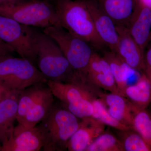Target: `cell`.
Returning a JSON list of instances; mask_svg holds the SVG:
<instances>
[{"instance_id":"obj_1","label":"cell","mask_w":151,"mask_h":151,"mask_svg":"<svg viewBox=\"0 0 151 151\" xmlns=\"http://www.w3.org/2000/svg\"><path fill=\"white\" fill-rule=\"evenodd\" d=\"M54 6L60 26L96 49L107 46L97 33L85 0H56Z\"/></svg>"},{"instance_id":"obj_2","label":"cell","mask_w":151,"mask_h":151,"mask_svg":"<svg viewBox=\"0 0 151 151\" xmlns=\"http://www.w3.org/2000/svg\"><path fill=\"white\" fill-rule=\"evenodd\" d=\"M37 63L47 80L79 84L75 70L55 41L44 32H38Z\"/></svg>"},{"instance_id":"obj_3","label":"cell","mask_w":151,"mask_h":151,"mask_svg":"<svg viewBox=\"0 0 151 151\" xmlns=\"http://www.w3.org/2000/svg\"><path fill=\"white\" fill-rule=\"evenodd\" d=\"M78 119L63 106L54 105L39 124L44 134L43 151L67 149L68 142L80 126Z\"/></svg>"},{"instance_id":"obj_4","label":"cell","mask_w":151,"mask_h":151,"mask_svg":"<svg viewBox=\"0 0 151 151\" xmlns=\"http://www.w3.org/2000/svg\"><path fill=\"white\" fill-rule=\"evenodd\" d=\"M0 15L29 26L44 29L60 26L54 5L44 0H24L12 4L0 5Z\"/></svg>"},{"instance_id":"obj_5","label":"cell","mask_w":151,"mask_h":151,"mask_svg":"<svg viewBox=\"0 0 151 151\" xmlns=\"http://www.w3.org/2000/svg\"><path fill=\"white\" fill-rule=\"evenodd\" d=\"M43 32L57 44L81 84L85 85L87 67L94 52L92 46L61 26L50 27L44 29Z\"/></svg>"},{"instance_id":"obj_6","label":"cell","mask_w":151,"mask_h":151,"mask_svg":"<svg viewBox=\"0 0 151 151\" xmlns=\"http://www.w3.org/2000/svg\"><path fill=\"white\" fill-rule=\"evenodd\" d=\"M38 32L32 27L0 15V39L21 57L28 60L35 65L37 60Z\"/></svg>"},{"instance_id":"obj_7","label":"cell","mask_w":151,"mask_h":151,"mask_svg":"<svg viewBox=\"0 0 151 151\" xmlns=\"http://www.w3.org/2000/svg\"><path fill=\"white\" fill-rule=\"evenodd\" d=\"M47 79L28 60L11 55L0 57V81L11 89L22 90Z\"/></svg>"},{"instance_id":"obj_8","label":"cell","mask_w":151,"mask_h":151,"mask_svg":"<svg viewBox=\"0 0 151 151\" xmlns=\"http://www.w3.org/2000/svg\"><path fill=\"white\" fill-rule=\"evenodd\" d=\"M46 83L54 97L61 102L63 108L79 119L92 116L94 111L92 104L94 97L86 87L49 80Z\"/></svg>"},{"instance_id":"obj_9","label":"cell","mask_w":151,"mask_h":151,"mask_svg":"<svg viewBox=\"0 0 151 151\" xmlns=\"http://www.w3.org/2000/svg\"><path fill=\"white\" fill-rule=\"evenodd\" d=\"M44 144V134L40 124L30 128L18 124L0 151H38L43 149Z\"/></svg>"},{"instance_id":"obj_10","label":"cell","mask_w":151,"mask_h":151,"mask_svg":"<svg viewBox=\"0 0 151 151\" xmlns=\"http://www.w3.org/2000/svg\"><path fill=\"white\" fill-rule=\"evenodd\" d=\"M88 83L123 96L117 87L109 63L103 56L94 52L87 67L86 86Z\"/></svg>"},{"instance_id":"obj_11","label":"cell","mask_w":151,"mask_h":151,"mask_svg":"<svg viewBox=\"0 0 151 151\" xmlns=\"http://www.w3.org/2000/svg\"><path fill=\"white\" fill-rule=\"evenodd\" d=\"M99 37L111 50L116 52L119 35L116 25L100 7L96 0H85Z\"/></svg>"},{"instance_id":"obj_12","label":"cell","mask_w":151,"mask_h":151,"mask_svg":"<svg viewBox=\"0 0 151 151\" xmlns=\"http://www.w3.org/2000/svg\"><path fill=\"white\" fill-rule=\"evenodd\" d=\"M119 35L116 53L123 62L137 71H143L145 53L130 34L126 27L116 25Z\"/></svg>"},{"instance_id":"obj_13","label":"cell","mask_w":151,"mask_h":151,"mask_svg":"<svg viewBox=\"0 0 151 151\" xmlns=\"http://www.w3.org/2000/svg\"><path fill=\"white\" fill-rule=\"evenodd\" d=\"M130 34L145 53L150 41L151 9L136 1L134 9L127 26Z\"/></svg>"},{"instance_id":"obj_14","label":"cell","mask_w":151,"mask_h":151,"mask_svg":"<svg viewBox=\"0 0 151 151\" xmlns=\"http://www.w3.org/2000/svg\"><path fill=\"white\" fill-rule=\"evenodd\" d=\"M82 120L79 128L68 142V151H86L90 144L104 132L105 125L92 117Z\"/></svg>"},{"instance_id":"obj_15","label":"cell","mask_w":151,"mask_h":151,"mask_svg":"<svg viewBox=\"0 0 151 151\" xmlns=\"http://www.w3.org/2000/svg\"><path fill=\"white\" fill-rule=\"evenodd\" d=\"M21 91L12 89L0 101V140L2 145L13 133Z\"/></svg>"},{"instance_id":"obj_16","label":"cell","mask_w":151,"mask_h":151,"mask_svg":"<svg viewBox=\"0 0 151 151\" xmlns=\"http://www.w3.org/2000/svg\"><path fill=\"white\" fill-rule=\"evenodd\" d=\"M99 95L111 116L132 129L134 116L138 111L131 102L124 96L111 92L100 93Z\"/></svg>"},{"instance_id":"obj_17","label":"cell","mask_w":151,"mask_h":151,"mask_svg":"<svg viewBox=\"0 0 151 151\" xmlns=\"http://www.w3.org/2000/svg\"><path fill=\"white\" fill-rule=\"evenodd\" d=\"M116 25L127 27L134 9L136 0H96Z\"/></svg>"},{"instance_id":"obj_18","label":"cell","mask_w":151,"mask_h":151,"mask_svg":"<svg viewBox=\"0 0 151 151\" xmlns=\"http://www.w3.org/2000/svg\"><path fill=\"white\" fill-rule=\"evenodd\" d=\"M54 103V96L47 85L40 97L28 111L22 123L18 124L25 128L35 127L45 118Z\"/></svg>"},{"instance_id":"obj_19","label":"cell","mask_w":151,"mask_h":151,"mask_svg":"<svg viewBox=\"0 0 151 151\" xmlns=\"http://www.w3.org/2000/svg\"><path fill=\"white\" fill-rule=\"evenodd\" d=\"M124 97L138 111L145 110L151 103V85L144 73L140 76L136 84L127 86Z\"/></svg>"},{"instance_id":"obj_20","label":"cell","mask_w":151,"mask_h":151,"mask_svg":"<svg viewBox=\"0 0 151 151\" xmlns=\"http://www.w3.org/2000/svg\"><path fill=\"white\" fill-rule=\"evenodd\" d=\"M103 57L109 63L117 87L124 97L129 78L137 71L123 62L116 52L112 50L104 52Z\"/></svg>"},{"instance_id":"obj_21","label":"cell","mask_w":151,"mask_h":151,"mask_svg":"<svg viewBox=\"0 0 151 151\" xmlns=\"http://www.w3.org/2000/svg\"><path fill=\"white\" fill-rule=\"evenodd\" d=\"M46 82L34 84L21 90L19 97L17 116L18 124L22 123L28 111L43 93L47 86L44 84Z\"/></svg>"},{"instance_id":"obj_22","label":"cell","mask_w":151,"mask_h":151,"mask_svg":"<svg viewBox=\"0 0 151 151\" xmlns=\"http://www.w3.org/2000/svg\"><path fill=\"white\" fill-rule=\"evenodd\" d=\"M92 104L94 111L91 117L93 119L105 125L113 127L122 132L128 131L132 129L112 117L108 112L105 104L100 99L93 98Z\"/></svg>"},{"instance_id":"obj_23","label":"cell","mask_w":151,"mask_h":151,"mask_svg":"<svg viewBox=\"0 0 151 151\" xmlns=\"http://www.w3.org/2000/svg\"><path fill=\"white\" fill-rule=\"evenodd\" d=\"M121 141L112 134L103 133L96 138L86 151H124Z\"/></svg>"},{"instance_id":"obj_24","label":"cell","mask_w":151,"mask_h":151,"mask_svg":"<svg viewBox=\"0 0 151 151\" xmlns=\"http://www.w3.org/2000/svg\"><path fill=\"white\" fill-rule=\"evenodd\" d=\"M132 128L151 147V117L145 110L136 113L133 119Z\"/></svg>"},{"instance_id":"obj_25","label":"cell","mask_w":151,"mask_h":151,"mask_svg":"<svg viewBox=\"0 0 151 151\" xmlns=\"http://www.w3.org/2000/svg\"><path fill=\"white\" fill-rule=\"evenodd\" d=\"M129 131L121 142L124 151H151V147L140 135Z\"/></svg>"},{"instance_id":"obj_26","label":"cell","mask_w":151,"mask_h":151,"mask_svg":"<svg viewBox=\"0 0 151 151\" xmlns=\"http://www.w3.org/2000/svg\"><path fill=\"white\" fill-rule=\"evenodd\" d=\"M143 71L151 85V46L145 54V67Z\"/></svg>"},{"instance_id":"obj_27","label":"cell","mask_w":151,"mask_h":151,"mask_svg":"<svg viewBox=\"0 0 151 151\" xmlns=\"http://www.w3.org/2000/svg\"><path fill=\"white\" fill-rule=\"evenodd\" d=\"M14 52L13 49L0 39V57L11 55Z\"/></svg>"},{"instance_id":"obj_28","label":"cell","mask_w":151,"mask_h":151,"mask_svg":"<svg viewBox=\"0 0 151 151\" xmlns=\"http://www.w3.org/2000/svg\"><path fill=\"white\" fill-rule=\"evenodd\" d=\"M12 90V89H11L6 84L0 81V101L4 98Z\"/></svg>"},{"instance_id":"obj_29","label":"cell","mask_w":151,"mask_h":151,"mask_svg":"<svg viewBox=\"0 0 151 151\" xmlns=\"http://www.w3.org/2000/svg\"><path fill=\"white\" fill-rule=\"evenodd\" d=\"M24 0H0V5L12 4L20 2Z\"/></svg>"},{"instance_id":"obj_30","label":"cell","mask_w":151,"mask_h":151,"mask_svg":"<svg viewBox=\"0 0 151 151\" xmlns=\"http://www.w3.org/2000/svg\"><path fill=\"white\" fill-rule=\"evenodd\" d=\"M136 1L151 9V0H136Z\"/></svg>"},{"instance_id":"obj_31","label":"cell","mask_w":151,"mask_h":151,"mask_svg":"<svg viewBox=\"0 0 151 151\" xmlns=\"http://www.w3.org/2000/svg\"><path fill=\"white\" fill-rule=\"evenodd\" d=\"M44 1H46L48 2L51 3L52 4V3L55 2L56 0H44Z\"/></svg>"},{"instance_id":"obj_32","label":"cell","mask_w":151,"mask_h":151,"mask_svg":"<svg viewBox=\"0 0 151 151\" xmlns=\"http://www.w3.org/2000/svg\"><path fill=\"white\" fill-rule=\"evenodd\" d=\"M2 146V143L1 142V140H0V149H1V147Z\"/></svg>"},{"instance_id":"obj_33","label":"cell","mask_w":151,"mask_h":151,"mask_svg":"<svg viewBox=\"0 0 151 151\" xmlns=\"http://www.w3.org/2000/svg\"><path fill=\"white\" fill-rule=\"evenodd\" d=\"M150 41H151V35H150Z\"/></svg>"},{"instance_id":"obj_34","label":"cell","mask_w":151,"mask_h":151,"mask_svg":"<svg viewBox=\"0 0 151 151\" xmlns=\"http://www.w3.org/2000/svg\"></svg>"}]
</instances>
